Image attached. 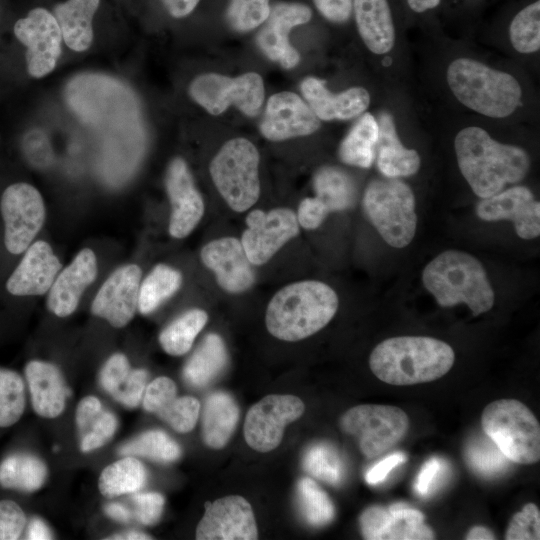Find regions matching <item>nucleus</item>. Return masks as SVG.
I'll use <instances>...</instances> for the list:
<instances>
[{
  "label": "nucleus",
  "mask_w": 540,
  "mask_h": 540,
  "mask_svg": "<svg viewBox=\"0 0 540 540\" xmlns=\"http://www.w3.org/2000/svg\"><path fill=\"white\" fill-rule=\"evenodd\" d=\"M454 147L461 174L482 199L522 181L530 169V157L523 148L500 143L480 127L459 131Z\"/></svg>",
  "instance_id": "obj_1"
},
{
  "label": "nucleus",
  "mask_w": 540,
  "mask_h": 540,
  "mask_svg": "<svg viewBox=\"0 0 540 540\" xmlns=\"http://www.w3.org/2000/svg\"><path fill=\"white\" fill-rule=\"evenodd\" d=\"M455 353L446 342L427 336H398L379 343L369 366L382 382L406 386L431 382L452 368Z\"/></svg>",
  "instance_id": "obj_2"
},
{
  "label": "nucleus",
  "mask_w": 540,
  "mask_h": 540,
  "mask_svg": "<svg viewBox=\"0 0 540 540\" xmlns=\"http://www.w3.org/2000/svg\"><path fill=\"white\" fill-rule=\"evenodd\" d=\"M339 300L327 284L304 280L288 284L272 297L266 327L283 341H299L324 328L337 312Z\"/></svg>",
  "instance_id": "obj_3"
},
{
  "label": "nucleus",
  "mask_w": 540,
  "mask_h": 540,
  "mask_svg": "<svg viewBox=\"0 0 540 540\" xmlns=\"http://www.w3.org/2000/svg\"><path fill=\"white\" fill-rule=\"evenodd\" d=\"M422 283L441 307L466 304L473 316L488 312L495 294L482 263L473 255L447 250L422 271Z\"/></svg>",
  "instance_id": "obj_4"
},
{
  "label": "nucleus",
  "mask_w": 540,
  "mask_h": 540,
  "mask_svg": "<svg viewBox=\"0 0 540 540\" xmlns=\"http://www.w3.org/2000/svg\"><path fill=\"white\" fill-rule=\"evenodd\" d=\"M447 83L463 105L491 118L511 115L519 106L522 89L517 79L469 58H458L447 68Z\"/></svg>",
  "instance_id": "obj_5"
},
{
  "label": "nucleus",
  "mask_w": 540,
  "mask_h": 540,
  "mask_svg": "<svg viewBox=\"0 0 540 540\" xmlns=\"http://www.w3.org/2000/svg\"><path fill=\"white\" fill-rule=\"evenodd\" d=\"M362 207L388 245L404 248L412 242L417 228L416 202L405 182L387 177L371 181L365 189Z\"/></svg>",
  "instance_id": "obj_6"
},
{
  "label": "nucleus",
  "mask_w": 540,
  "mask_h": 540,
  "mask_svg": "<svg viewBox=\"0 0 540 540\" xmlns=\"http://www.w3.org/2000/svg\"><path fill=\"white\" fill-rule=\"evenodd\" d=\"M483 432L511 461L533 464L540 459V425L536 416L516 399L489 403L481 415Z\"/></svg>",
  "instance_id": "obj_7"
},
{
  "label": "nucleus",
  "mask_w": 540,
  "mask_h": 540,
  "mask_svg": "<svg viewBox=\"0 0 540 540\" xmlns=\"http://www.w3.org/2000/svg\"><path fill=\"white\" fill-rule=\"evenodd\" d=\"M259 160V152L249 140L234 138L210 163V175L218 192L236 212L248 210L259 198Z\"/></svg>",
  "instance_id": "obj_8"
},
{
  "label": "nucleus",
  "mask_w": 540,
  "mask_h": 540,
  "mask_svg": "<svg viewBox=\"0 0 540 540\" xmlns=\"http://www.w3.org/2000/svg\"><path fill=\"white\" fill-rule=\"evenodd\" d=\"M340 427L357 440L364 456L374 458L404 438L409 418L396 406L363 404L348 409L341 416Z\"/></svg>",
  "instance_id": "obj_9"
},
{
  "label": "nucleus",
  "mask_w": 540,
  "mask_h": 540,
  "mask_svg": "<svg viewBox=\"0 0 540 540\" xmlns=\"http://www.w3.org/2000/svg\"><path fill=\"white\" fill-rule=\"evenodd\" d=\"M190 96L212 115H219L235 105L245 115L259 114L264 100L261 76L250 72L238 77L216 73L197 76L190 84Z\"/></svg>",
  "instance_id": "obj_10"
},
{
  "label": "nucleus",
  "mask_w": 540,
  "mask_h": 540,
  "mask_svg": "<svg viewBox=\"0 0 540 540\" xmlns=\"http://www.w3.org/2000/svg\"><path fill=\"white\" fill-rule=\"evenodd\" d=\"M4 244L11 254H21L44 225L46 211L40 192L24 182L8 186L0 201Z\"/></svg>",
  "instance_id": "obj_11"
},
{
  "label": "nucleus",
  "mask_w": 540,
  "mask_h": 540,
  "mask_svg": "<svg viewBox=\"0 0 540 540\" xmlns=\"http://www.w3.org/2000/svg\"><path fill=\"white\" fill-rule=\"evenodd\" d=\"M16 38L26 47L28 73L35 78L49 74L62 51L61 28L48 10L34 8L14 25Z\"/></svg>",
  "instance_id": "obj_12"
},
{
  "label": "nucleus",
  "mask_w": 540,
  "mask_h": 540,
  "mask_svg": "<svg viewBox=\"0 0 540 540\" xmlns=\"http://www.w3.org/2000/svg\"><path fill=\"white\" fill-rule=\"evenodd\" d=\"M302 400L293 395L272 394L254 404L244 424L247 444L256 451L268 452L281 442L284 428L304 413Z\"/></svg>",
  "instance_id": "obj_13"
},
{
  "label": "nucleus",
  "mask_w": 540,
  "mask_h": 540,
  "mask_svg": "<svg viewBox=\"0 0 540 540\" xmlns=\"http://www.w3.org/2000/svg\"><path fill=\"white\" fill-rule=\"evenodd\" d=\"M241 243L252 265L268 262L289 240L299 233L296 213L288 208L268 212L256 209L246 217Z\"/></svg>",
  "instance_id": "obj_14"
},
{
  "label": "nucleus",
  "mask_w": 540,
  "mask_h": 540,
  "mask_svg": "<svg viewBox=\"0 0 540 540\" xmlns=\"http://www.w3.org/2000/svg\"><path fill=\"white\" fill-rule=\"evenodd\" d=\"M425 516L403 502L388 507L372 505L359 517L361 533L368 540H430L433 530L425 524Z\"/></svg>",
  "instance_id": "obj_15"
},
{
  "label": "nucleus",
  "mask_w": 540,
  "mask_h": 540,
  "mask_svg": "<svg viewBox=\"0 0 540 540\" xmlns=\"http://www.w3.org/2000/svg\"><path fill=\"white\" fill-rule=\"evenodd\" d=\"M258 538L249 502L231 495L205 503V512L196 529L198 540H253Z\"/></svg>",
  "instance_id": "obj_16"
},
{
  "label": "nucleus",
  "mask_w": 540,
  "mask_h": 540,
  "mask_svg": "<svg viewBox=\"0 0 540 540\" xmlns=\"http://www.w3.org/2000/svg\"><path fill=\"white\" fill-rule=\"evenodd\" d=\"M141 276L142 271L136 264L114 270L98 290L91 312L113 327L127 325L138 310Z\"/></svg>",
  "instance_id": "obj_17"
},
{
  "label": "nucleus",
  "mask_w": 540,
  "mask_h": 540,
  "mask_svg": "<svg viewBox=\"0 0 540 540\" xmlns=\"http://www.w3.org/2000/svg\"><path fill=\"white\" fill-rule=\"evenodd\" d=\"M476 214L484 221L513 222L517 235L525 240L540 235V203L525 186H515L481 199Z\"/></svg>",
  "instance_id": "obj_18"
},
{
  "label": "nucleus",
  "mask_w": 540,
  "mask_h": 540,
  "mask_svg": "<svg viewBox=\"0 0 540 540\" xmlns=\"http://www.w3.org/2000/svg\"><path fill=\"white\" fill-rule=\"evenodd\" d=\"M312 17L311 9L302 3L280 2L270 8L267 19L257 34L263 53L286 69L293 68L300 56L289 43V33L295 26L305 24Z\"/></svg>",
  "instance_id": "obj_19"
},
{
  "label": "nucleus",
  "mask_w": 540,
  "mask_h": 540,
  "mask_svg": "<svg viewBox=\"0 0 540 540\" xmlns=\"http://www.w3.org/2000/svg\"><path fill=\"white\" fill-rule=\"evenodd\" d=\"M165 186L171 204L169 233L181 239L193 231L205 210L203 199L182 158H174L168 165Z\"/></svg>",
  "instance_id": "obj_20"
},
{
  "label": "nucleus",
  "mask_w": 540,
  "mask_h": 540,
  "mask_svg": "<svg viewBox=\"0 0 540 540\" xmlns=\"http://www.w3.org/2000/svg\"><path fill=\"white\" fill-rule=\"evenodd\" d=\"M319 128L320 121L309 105L288 91L269 98L260 125L263 136L272 141L310 135Z\"/></svg>",
  "instance_id": "obj_21"
},
{
  "label": "nucleus",
  "mask_w": 540,
  "mask_h": 540,
  "mask_svg": "<svg viewBox=\"0 0 540 540\" xmlns=\"http://www.w3.org/2000/svg\"><path fill=\"white\" fill-rule=\"evenodd\" d=\"M202 263L214 272L219 286L241 293L255 282V273L240 240L223 237L207 243L200 252Z\"/></svg>",
  "instance_id": "obj_22"
},
{
  "label": "nucleus",
  "mask_w": 540,
  "mask_h": 540,
  "mask_svg": "<svg viewBox=\"0 0 540 540\" xmlns=\"http://www.w3.org/2000/svg\"><path fill=\"white\" fill-rule=\"evenodd\" d=\"M62 265L51 246L42 240L30 244L6 282L7 291L14 296L46 294Z\"/></svg>",
  "instance_id": "obj_23"
},
{
  "label": "nucleus",
  "mask_w": 540,
  "mask_h": 540,
  "mask_svg": "<svg viewBox=\"0 0 540 540\" xmlns=\"http://www.w3.org/2000/svg\"><path fill=\"white\" fill-rule=\"evenodd\" d=\"M98 272L97 259L89 248L79 251L72 262L56 276L48 291L47 307L58 317L72 314Z\"/></svg>",
  "instance_id": "obj_24"
},
{
  "label": "nucleus",
  "mask_w": 540,
  "mask_h": 540,
  "mask_svg": "<svg viewBox=\"0 0 540 540\" xmlns=\"http://www.w3.org/2000/svg\"><path fill=\"white\" fill-rule=\"evenodd\" d=\"M301 91L309 107L320 120H347L363 113L370 104L369 92L363 87H352L332 94L324 82L308 77L301 84Z\"/></svg>",
  "instance_id": "obj_25"
},
{
  "label": "nucleus",
  "mask_w": 540,
  "mask_h": 540,
  "mask_svg": "<svg viewBox=\"0 0 540 540\" xmlns=\"http://www.w3.org/2000/svg\"><path fill=\"white\" fill-rule=\"evenodd\" d=\"M34 411L45 418L59 416L70 394L58 368L48 362L32 360L25 367Z\"/></svg>",
  "instance_id": "obj_26"
},
{
  "label": "nucleus",
  "mask_w": 540,
  "mask_h": 540,
  "mask_svg": "<svg viewBox=\"0 0 540 540\" xmlns=\"http://www.w3.org/2000/svg\"><path fill=\"white\" fill-rule=\"evenodd\" d=\"M358 33L366 47L382 55L395 43V26L388 0H353Z\"/></svg>",
  "instance_id": "obj_27"
},
{
  "label": "nucleus",
  "mask_w": 540,
  "mask_h": 540,
  "mask_svg": "<svg viewBox=\"0 0 540 540\" xmlns=\"http://www.w3.org/2000/svg\"><path fill=\"white\" fill-rule=\"evenodd\" d=\"M376 164L387 178L408 177L416 174L421 158L414 149L405 148L398 138L392 116L387 112L379 115Z\"/></svg>",
  "instance_id": "obj_28"
},
{
  "label": "nucleus",
  "mask_w": 540,
  "mask_h": 540,
  "mask_svg": "<svg viewBox=\"0 0 540 540\" xmlns=\"http://www.w3.org/2000/svg\"><path fill=\"white\" fill-rule=\"evenodd\" d=\"M100 0H68L54 7L65 44L72 50H87L93 40L92 20Z\"/></svg>",
  "instance_id": "obj_29"
},
{
  "label": "nucleus",
  "mask_w": 540,
  "mask_h": 540,
  "mask_svg": "<svg viewBox=\"0 0 540 540\" xmlns=\"http://www.w3.org/2000/svg\"><path fill=\"white\" fill-rule=\"evenodd\" d=\"M239 419L235 400L225 392L210 394L202 413L203 440L211 448L224 447L233 434Z\"/></svg>",
  "instance_id": "obj_30"
},
{
  "label": "nucleus",
  "mask_w": 540,
  "mask_h": 540,
  "mask_svg": "<svg viewBox=\"0 0 540 540\" xmlns=\"http://www.w3.org/2000/svg\"><path fill=\"white\" fill-rule=\"evenodd\" d=\"M76 425L83 452H89L106 444L114 435L117 419L103 408L94 396L83 398L76 410Z\"/></svg>",
  "instance_id": "obj_31"
},
{
  "label": "nucleus",
  "mask_w": 540,
  "mask_h": 540,
  "mask_svg": "<svg viewBox=\"0 0 540 540\" xmlns=\"http://www.w3.org/2000/svg\"><path fill=\"white\" fill-rule=\"evenodd\" d=\"M227 359L222 338L214 333L208 334L187 361L183 377L193 387H204L220 375Z\"/></svg>",
  "instance_id": "obj_32"
},
{
  "label": "nucleus",
  "mask_w": 540,
  "mask_h": 540,
  "mask_svg": "<svg viewBox=\"0 0 540 540\" xmlns=\"http://www.w3.org/2000/svg\"><path fill=\"white\" fill-rule=\"evenodd\" d=\"M378 123L371 113L363 114L339 147L340 160L348 165L369 168L375 158Z\"/></svg>",
  "instance_id": "obj_33"
},
{
  "label": "nucleus",
  "mask_w": 540,
  "mask_h": 540,
  "mask_svg": "<svg viewBox=\"0 0 540 540\" xmlns=\"http://www.w3.org/2000/svg\"><path fill=\"white\" fill-rule=\"evenodd\" d=\"M313 186L316 198L329 212L347 210L356 202L357 189L353 179L337 167L320 168L314 176Z\"/></svg>",
  "instance_id": "obj_34"
},
{
  "label": "nucleus",
  "mask_w": 540,
  "mask_h": 540,
  "mask_svg": "<svg viewBox=\"0 0 540 540\" xmlns=\"http://www.w3.org/2000/svg\"><path fill=\"white\" fill-rule=\"evenodd\" d=\"M46 476L45 464L30 454L15 453L0 463V485L6 489L34 492L42 487Z\"/></svg>",
  "instance_id": "obj_35"
},
{
  "label": "nucleus",
  "mask_w": 540,
  "mask_h": 540,
  "mask_svg": "<svg viewBox=\"0 0 540 540\" xmlns=\"http://www.w3.org/2000/svg\"><path fill=\"white\" fill-rule=\"evenodd\" d=\"M147 478L145 467L134 457H124L107 466L99 477V490L106 497L134 493Z\"/></svg>",
  "instance_id": "obj_36"
},
{
  "label": "nucleus",
  "mask_w": 540,
  "mask_h": 540,
  "mask_svg": "<svg viewBox=\"0 0 540 540\" xmlns=\"http://www.w3.org/2000/svg\"><path fill=\"white\" fill-rule=\"evenodd\" d=\"M181 273L165 264L156 265L140 284L138 310L141 314L155 311L181 286Z\"/></svg>",
  "instance_id": "obj_37"
},
{
  "label": "nucleus",
  "mask_w": 540,
  "mask_h": 540,
  "mask_svg": "<svg viewBox=\"0 0 540 540\" xmlns=\"http://www.w3.org/2000/svg\"><path fill=\"white\" fill-rule=\"evenodd\" d=\"M207 320V313L201 309L186 311L160 333L161 347L166 353L173 356L185 354L190 350Z\"/></svg>",
  "instance_id": "obj_38"
},
{
  "label": "nucleus",
  "mask_w": 540,
  "mask_h": 540,
  "mask_svg": "<svg viewBox=\"0 0 540 540\" xmlns=\"http://www.w3.org/2000/svg\"><path fill=\"white\" fill-rule=\"evenodd\" d=\"M119 453L124 456H142L157 462L168 463L180 457L181 449L165 432L151 430L125 443Z\"/></svg>",
  "instance_id": "obj_39"
},
{
  "label": "nucleus",
  "mask_w": 540,
  "mask_h": 540,
  "mask_svg": "<svg viewBox=\"0 0 540 540\" xmlns=\"http://www.w3.org/2000/svg\"><path fill=\"white\" fill-rule=\"evenodd\" d=\"M297 499L304 520L312 526L321 527L330 523L335 516L334 505L318 484L308 478L300 479Z\"/></svg>",
  "instance_id": "obj_40"
},
{
  "label": "nucleus",
  "mask_w": 540,
  "mask_h": 540,
  "mask_svg": "<svg viewBox=\"0 0 540 540\" xmlns=\"http://www.w3.org/2000/svg\"><path fill=\"white\" fill-rule=\"evenodd\" d=\"M303 468L313 477L339 485L345 475V464L338 451L327 443L311 446L303 457Z\"/></svg>",
  "instance_id": "obj_41"
},
{
  "label": "nucleus",
  "mask_w": 540,
  "mask_h": 540,
  "mask_svg": "<svg viewBox=\"0 0 540 540\" xmlns=\"http://www.w3.org/2000/svg\"><path fill=\"white\" fill-rule=\"evenodd\" d=\"M465 459L475 473L484 477L502 474L511 462L486 434L468 442Z\"/></svg>",
  "instance_id": "obj_42"
},
{
  "label": "nucleus",
  "mask_w": 540,
  "mask_h": 540,
  "mask_svg": "<svg viewBox=\"0 0 540 540\" xmlns=\"http://www.w3.org/2000/svg\"><path fill=\"white\" fill-rule=\"evenodd\" d=\"M509 38L514 49L523 54L534 53L540 48V1L527 4L513 17Z\"/></svg>",
  "instance_id": "obj_43"
},
{
  "label": "nucleus",
  "mask_w": 540,
  "mask_h": 540,
  "mask_svg": "<svg viewBox=\"0 0 540 540\" xmlns=\"http://www.w3.org/2000/svg\"><path fill=\"white\" fill-rule=\"evenodd\" d=\"M25 385L15 371L0 368V427L15 424L25 409Z\"/></svg>",
  "instance_id": "obj_44"
},
{
  "label": "nucleus",
  "mask_w": 540,
  "mask_h": 540,
  "mask_svg": "<svg viewBox=\"0 0 540 540\" xmlns=\"http://www.w3.org/2000/svg\"><path fill=\"white\" fill-rule=\"evenodd\" d=\"M269 12V0H230L226 19L234 30L247 32L261 25Z\"/></svg>",
  "instance_id": "obj_45"
},
{
  "label": "nucleus",
  "mask_w": 540,
  "mask_h": 540,
  "mask_svg": "<svg viewBox=\"0 0 540 540\" xmlns=\"http://www.w3.org/2000/svg\"><path fill=\"white\" fill-rule=\"evenodd\" d=\"M199 401L191 396L175 397L162 407L156 415L181 433L191 431L198 420Z\"/></svg>",
  "instance_id": "obj_46"
},
{
  "label": "nucleus",
  "mask_w": 540,
  "mask_h": 540,
  "mask_svg": "<svg viewBox=\"0 0 540 540\" xmlns=\"http://www.w3.org/2000/svg\"><path fill=\"white\" fill-rule=\"evenodd\" d=\"M506 540L540 539V512L534 503H527L515 513L505 533Z\"/></svg>",
  "instance_id": "obj_47"
},
{
  "label": "nucleus",
  "mask_w": 540,
  "mask_h": 540,
  "mask_svg": "<svg viewBox=\"0 0 540 540\" xmlns=\"http://www.w3.org/2000/svg\"><path fill=\"white\" fill-rule=\"evenodd\" d=\"M130 372L127 357L116 353L106 361L100 372L101 386L117 401L129 381Z\"/></svg>",
  "instance_id": "obj_48"
},
{
  "label": "nucleus",
  "mask_w": 540,
  "mask_h": 540,
  "mask_svg": "<svg viewBox=\"0 0 540 540\" xmlns=\"http://www.w3.org/2000/svg\"><path fill=\"white\" fill-rule=\"evenodd\" d=\"M448 463L440 457H431L421 467L414 484L415 492L422 497L433 493L445 480Z\"/></svg>",
  "instance_id": "obj_49"
},
{
  "label": "nucleus",
  "mask_w": 540,
  "mask_h": 540,
  "mask_svg": "<svg viewBox=\"0 0 540 540\" xmlns=\"http://www.w3.org/2000/svg\"><path fill=\"white\" fill-rule=\"evenodd\" d=\"M26 525V516L21 507L12 500L0 501V540H15Z\"/></svg>",
  "instance_id": "obj_50"
},
{
  "label": "nucleus",
  "mask_w": 540,
  "mask_h": 540,
  "mask_svg": "<svg viewBox=\"0 0 540 540\" xmlns=\"http://www.w3.org/2000/svg\"><path fill=\"white\" fill-rule=\"evenodd\" d=\"M176 396L175 383L168 377H158L145 388L143 407L146 411L156 414Z\"/></svg>",
  "instance_id": "obj_51"
},
{
  "label": "nucleus",
  "mask_w": 540,
  "mask_h": 540,
  "mask_svg": "<svg viewBox=\"0 0 540 540\" xmlns=\"http://www.w3.org/2000/svg\"><path fill=\"white\" fill-rule=\"evenodd\" d=\"M135 504V517L144 525L155 524L163 511L164 498L159 493H139L132 497Z\"/></svg>",
  "instance_id": "obj_52"
},
{
  "label": "nucleus",
  "mask_w": 540,
  "mask_h": 540,
  "mask_svg": "<svg viewBox=\"0 0 540 540\" xmlns=\"http://www.w3.org/2000/svg\"><path fill=\"white\" fill-rule=\"evenodd\" d=\"M330 212L316 197H308L301 201L297 211L299 226L307 230L318 228Z\"/></svg>",
  "instance_id": "obj_53"
},
{
  "label": "nucleus",
  "mask_w": 540,
  "mask_h": 540,
  "mask_svg": "<svg viewBox=\"0 0 540 540\" xmlns=\"http://www.w3.org/2000/svg\"><path fill=\"white\" fill-rule=\"evenodd\" d=\"M128 385L118 399V402L129 408L139 405L143 398L148 379V373L144 369H134L130 372Z\"/></svg>",
  "instance_id": "obj_54"
},
{
  "label": "nucleus",
  "mask_w": 540,
  "mask_h": 540,
  "mask_svg": "<svg viewBox=\"0 0 540 540\" xmlns=\"http://www.w3.org/2000/svg\"><path fill=\"white\" fill-rule=\"evenodd\" d=\"M319 13L333 23H344L353 12V0H313Z\"/></svg>",
  "instance_id": "obj_55"
},
{
  "label": "nucleus",
  "mask_w": 540,
  "mask_h": 540,
  "mask_svg": "<svg viewBox=\"0 0 540 540\" xmlns=\"http://www.w3.org/2000/svg\"><path fill=\"white\" fill-rule=\"evenodd\" d=\"M406 460L407 456L403 452L388 455L367 470L365 474L366 482L370 485L383 482L395 467L405 463Z\"/></svg>",
  "instance_id": "obj_56"
},
{
  "label": "nucleus",
  "mask_w": 540,
  "mask_h": 540,
  "mask_svg": "<svg viewBox=\"0 0 540 540\" xmlns=\"http://www.w3.org/2000/svg\"><path fill=\"white\" fill-rule=\"evenodd\" d=\"M169 14L176 18L190 14L200 0H161Z\"/></svg>",
  "instance_id": "obj_57"
},
{
  "label": "nucleus",
  "mask_w": 540,
  "mask_h": 540,
  "mask_svg": "<svg viewBox=\"0 0 540 540\" xmlns=\"http://www.w3.org/2000/svg\"><path fill=\"white\" fill-rule=\"evenodd\" d=\"M26 538L30 540H46L52 538V533L43 520L33 518L29 522Z\"/></svg>",
  "instance_id": "obj_58"
},
{
  "label": "nucleus",
  "mask_w": 540,
  "mask_h": 540,
  "mask_svg": "<svg viewBox=\"0 0 540 540\" xmlns=\"http://www.w3.org/2000/svg\"><path fill=\"white\" fill-rule=\"evenodd\" d=\"M105 513L112 519L127 522L131 517L130 511L119 503L107 504L104 508Z\"/></svg>",
  "instance_id": "obj_59"
},
{
  "label": "nucleus",
  "mask_w": 540,
  "mask_h": 540,
  "mask_svg": "<svg viewBox=\"0 0 540 540\" xmlns=\"http://www.w3.org/2000/svg\"><path fill=\"white\" fill-rule=\"evenodd\" d=\"M440 2L441 0H406L408 8L418 14L435 9Z\"/></svg>",
  "instance_id": "obj_60"
},
{
  "label": "nucleus",
  "mask_w": 540,
  "mask_h": 540,
  "mask_svg": "<svg viewBox=\"0 0 540 540\" xmlns=\"http://www.w3.org/2000/svg\"><path fill=\"white\" fill-rule=\"evenodd\" d=\"M467 540H493L495 535L484 526H474L466 534Z\"/></svg>",
  "instance_id": "obj_61"
},
{
  "label": "nucleus",
  "mask_w": 540,
  "mask_h": 540,
  "mask_svg": "<svg viewBox=\"0 0 540 540\" xmlns=\"http://www.w3.org/2000/svg\"><path fill=\"white\" fill-rule=\"evenodd\" d=\"M151 537L138 531H127L124 533L116 534L113 537H109V539H117V540H143V539H150Z\"/></svg>",
  "instance_id": "obj_62"
}]
</instances>
